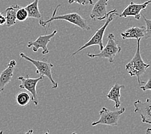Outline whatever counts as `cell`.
<instances>
[{
    "label": "cell",
    "mask_w": 151,
    "mask_h": 134,
    "mask_svg": "<svg viewBox=\"0 0 151 134\" xmlns=\"http://www.w3.org/2000/svg\"><path fill=\"white\" fill-rule=\"evenodd\" d=\"M57 33V30H55L52 33L50 34H46L44 35H40L37 38L36 40L34 41H29L28 43V48H32L33 52H37L39 49H42V54L46 55L48 54L50 50L48 48V44L51 41L52 38L54 37Z\"/></svg>",
    "instance_id": "ba28073f"
},
{
    "label": "cell",
    "mask_w": 151,
    "mask_h": 134,
    "mask_svg": "<svg viewBox=\"0 0 151 134\" xmlns=\"http://www.w3.org/2000/svg\"><path fill=\"white\" fill-rule=\"evenodd\" d=\"M78 3L82 6H86L87 5H92L94 4L93 0H68V3L69 4H72V3Z\"/></svg>",
    "instance_id": "ffe728a7"
},
{
    "label": "cell",
    "mask_w": 151,
    "mask_h": 134,
    "mask_svg": "<svg viewBox=\"0 0 151 134\" xmlns=\"http://www.w3.org/2000/svg\"><path fill=\"white\" fill-rule=\"evenodd\" d=\"M146 28L145 26L142 27H131L121 33L122 38L125 40L129 39H142L144 37Z\"/></svg>",
    "instance_id": "4fadbf2b"
},
{
    "label": "cell",
    "mask_w": 151,
    "mask_h": 134,
    "mask_svg": "<svg viewBox=\"0 0 151 134\" xmlns=\"http://www.w3.org/2000/svg\"><path fill=\"white\" fill-rule=\"evenodd\" d=\"M107 1L106 0H98L95 4L89 13V17L94 21H102L107 17L111 13L116 12V9H113L107 11Z\"/></svg>",
    "instance_id": "9c48e42d"
},
{
    "label": "cell",
    "mask_w": 151,
    "mask_h": 134,
    "mask_svg": "<svg viewBox=\"0 0 151 134\" xmlns=\"http://www.w3.org/2000/svg\"><path fill=\"white\" fill-rule=\"evenodd\" d=\"M151 79L150 78H149L148 81L146 82V84L143 86H140V89L142 90L143 91H147V90H150L151 89V86H150V83H151Z\"/></svg>",
    "instance_id": "44dd1931"
},
{
    "label": "cell",
    "mask_w": 151,
    "mask_h": 134,
    "mask_svg": "<svg viewBox=\"0 0 151 134\" xmlns=\"http://www.w3.org/2000/svg\"><path fill=\"white\" fill-rule=\"evenodd\" d=\"M142 16L145 21V23L146 25V29H145V34L144 35L145 39H149L151 37V20L150 19H147L145 16L142 14Z\"/></svg>",
    "instance_id": "d6986e66"
},
{
    "label": "cell",
    "mask_w": 151,
    "mask_h": 134,
    "mask_svg": "<svg viewBox=\"0 0 151 134\" xmlns=\"http://www.w3.org/2000/svg\"><path fill=\"white\" fill-rule=\"evenodd\" d=\"M60 7V5H58L56 7L55 10H53V12L52 17L50 19L43 21L41 20H39V25L42 27H45L46 25H51V23L53 21H57V20H62V21H66L71 24L75 25V26H77L78 27L81 28V29L89 31L90 30L91 28L89 26V25L87 22L86 20L82 17L80 14L75 12L72 13H68L64 14V15H59L56 16V13L57 12V9H58Z\"/></svg>",
    "instance_id": "7a4b0ae2"
},
{
    "label": "cell",
    "mask_w": 151,
    "mask_h": 134,
    "mask_svg": "<svg viewBox=\"0 0 151 134\" xmlns=\"http://www.w3.org/2000/svg\"><path fill=\"white\" fill-rule=\"evenodd\" d=\"M16 64V61L14 59L10 61L7 67L1 72L0 74V93L4 91L6 85H8L11 81Z\"/></svg>",
    "instance_id": "7c38bea8"
},
{
    "label": "cell",
    "mask_w": 151,
    "mask_h": 134,
    "mask_svg": "<svg viewBox=\"0 0 151 134\" xmlns=\"http://www.w3.org/2000/svg\"><path fill=\"white\" fill-rule=\"evenodd\" d=\"M122 50V47L118 44V42L115 39L114 35L113 33L109 34L107 36V43L102 50L98 54H87V56L90 58L99 57V58L107 59L109 62L113 63L114 57L119 54Z\"/></svg>",
    "instance_id": "3957f363"
},
{
    "label": "cell",
    "mask_w": 151,
    "mask_h": 134,
    "mask_svg": "<svg viewBox=\"0 0 151 134\" xmlns=\"http://www.w3.org/2000/svg\"><path fill=\"white\" fill-rule=\"evenodd\" d=\"M125 108L122 107L119 110L111 111L106 107H103L99 112L100 119L98 121L93 122L91 126H94L98 125H108L111 126H116L118 125L120 115L124 114Z\"/></svg>",
    "instance_id": "8992f818"
},
{
    "label": "cell",
    "mask_w": 151,
    "mask_h": 134,
    "mask_svg": "<svg viewBox=\"0 0 151 134\" xmlns=\"http://www.w3.org/2000/svg\"><path fill=\"white\" fill-rule=\"evenodd\" d=\"M151 3L150 0H148L143 3H135L133 1H131L127 5L126 8L124 9L121 14H117V16L120 17H134L136 20H139L141 17V12L145 10L147 7Z\"/></svg>",
    "instance_id": "8fae6325"
},
{
    "label": "cell",
    "mask_w": 151,
    "mask_h": 134,
    "mask_svg": "<svg viewBox=\"0 0 151 134\" xmlns=\"http://www.w3.org/2000/svg\"><path fill=\"white\" fill-rule=\"evenodd\" d=\"M42 79L43 77L41 75L37 78H32L28 75H27V77L19 76L17 78V79L21 81V84L19 86V88L21 90H26L31 93L32 101H33L35 106H37L39 104L37 93L36 90L37 85Z\"/></svg>",
    "instance_id": "52a82bcc"
},
{
    "label": "cell",
    "mask_w": 151,
    "mask_h": 134,
    "mask_svg": "<svg viewBox=\"0 0 151 134\" xmlns=\"http://www.w3.org/2000/svg\"><path fill=\"white\" fill-rule=\"evenodd\" d=\"M39 0H34L30 4L24 7L25 9L27 10L28 18H35V19L41 20L42 15L39 9Z\"/></svg>",
    "instance_id": "2e32d148"
},
{
    "label": "cell",
    "mask_w": 151,
    "mask_h": 134,
    "mask_svg": "<svg viewBox=\"0 0 151 134\" xmlns=\"http://www.w3.org/2000/svg\"><path fill=\"white\" fill-rule=\"evenodd\" d=\"M19 7H20L18 5H12L6 9L5 10V17L6 19L5 25H6V27H10L16 24V12Z\"/></svg>",
    "instance_id": "9a60e30c"
},
{
    "label": "cell",
    "mask_w": 151,
    "mask_h": 134,
    "mask_svg": "<svg viewBox=\"0 0 151 134\" xmlns=\"http://www.w3.org/2000/svg\"><path fill=\"white\" fill-rule=\"evenodd\" d=\"M20 57L21 59H24L28 61H29L32 64H33L36 68V73L40 74V75L42 76L43 78L46 76L47 77L50 81H51L52 85V88L56 89L58 88V83H57L53 78L52 69L53 67V64L51 63H49L46 61L45 59H42L41 61L35 60L30 58V57L27 56V55L23 52L20 53Z\"/></svg>",
    "instance_id": "5b68a950"
},
{
    "label": "cell",
    "mask_w": 151,
    "mask_h": 134,
    "mask_svg": "<svg viewBox=\"0 0 151 134\" xmlns=\"http://www.w3.org/2000/svg\"><path fill=\"white\" fill-rule=\"evenodd\" d=\"M3 131H0V133H3Z\"/></svg>",
    "instance_id": "cb8c5ba5"
},
{
    "label": "cell",
    "mask_w": 151,
    "mask_h": 134,
    "mask_svg": "<svg viewBox=\"0 0 151 134\" xmlns=\"http://www.w3.org/2000/svg\"><path fill=\"white\" fill-rule=\"evenodd\" d=\"M16 102L21 106H25L29 103L30 101V96L29 94L25 92H19L16 97Z\"/></svg>",
    "instance_id": "e0dca14e"
},
{
    "label": "cell",
    "mask_w": 151,
    "mask_h": 134,
    "mask_svg": "<svg viewBox=\"0 0 151 134\" xmlns=\"http://www.w3.org/2000/svg\"><path fill=\"white\" fill-rule=\"evenodd\" d=\"M106 1H109V0H106Z\"/></svg>",
    "instance_id": "d4e9b609"
},
{
    "label": "cell",
    "mask_w": 151,
    "mask_h": 134,
    "mask_svg": "<svg viewBox=\"0 0 151 134\" xmlns=\"http://www.w3.org/2000/svg\"><path fill=\"white\" fill-rule=\"evenodd\" d=\"M142 39H137V49L132 59L125 65V69L128 72L131 77L136 76L139 85L144 84L145 81H142L141 78L145 74L146 70L150 67L149 64H147L143 60L140 52V41Z\"/></svg>",
    "instance_id": "6da1fadb"
},
{
    "label": "cell",
    "mask_w": 151,
    "mask_h": 134,
    "mask_svg": "<svg viewBox=\"0 0 151 134\" xmlns=\"http://www.w3.org/2000/svg\"><path fill=\"white\" fill-rule=\"evenodd\" d=\"M134 112L140 115L142 122L151 125V102L150 99H147L145 102L139 99L134 102Z\"/></svg>",
    "instance_id": "30bf717a"
},
{
    "label": "cell",
    "mask_w": 151,
    "mask_h": 134,
    "mask_svg": "<svg viewBox=\"0 0 151 134\" xmlns=\"http://www.w3.org/2000/svg\"><path fill=\"white\" fill-rule=\"evenodd\" d=\"M125 88L124 85H119L118 83H116L109 90L108 93L107 94V99L110 101H112L114 103V108L116 109H118L120 107L121 101V93L120 90L122 88Z\"/></svg>",
    "instance_id": "5bb4252c"
},
{
    "label": "cell",
    "mask_w": 151,
    "mask_h": 134,
    "mask_svg": "<svg viewBox=\"0 0 151 134\" xmlns=\"http://www.w3.org/2000/svg\"><path fill=\"white\" fill-rule=\"evenodd\" d=\"M146 133H149V134L151 133V132H150V128H148V130H147V131Z\"/></svg>",
    "instance_id": "603a6c76"
},
{
    "label": "cell",
    "mask_w": 151,
    "mask_h": 134,
    "mask_svg": "<svg viewBox=\"0 0 151 134\" xmlns=\"http://www.w3.org/2000/svg\"><path fill=\"white\" fill-rule=\"evenodd\" d=\"M5 22H6V19H5V16L0 12V26H3V25H4L5 24Z\"/></svg>",
    "instance_id": "7402d4cb"
},
{
    "label": "cell",
    "mask_w": 151,
    "mask_h": 134,
    "mask_svg": "<svg viewBox=\"0 0 151 134\" xmlns=\"http://www.w3.org/2000/svg\"><path fill=\"white\" fill-rule=\"evenodd\" d=\"M117 11L116 12H113L111 13L109 15L107 16V20L102 26L100 27L99 29H97L95 34L92 35V37L89 39V40L86 42L85 44L81 46L78 50L74 52L72 54V56H74L78 54L79 52L82 51V50H84L86 48H88L89 46H91L93 45H98L100 48V50H101L104 48V44H103V38L104 33H105V31L106 30L107 27H108V25L110 24V23L114 19V17L117 16Z\"/></svg>",
    "instance_id": "277c9868"
},
{
    "label": "cell",
    "mask_w": 151,
    "mask_h": 134,
    "mask_svg": "<svg viewBox=\"0 0 151 134\" xmlns=\"http://www.w3.org/2000/svg\"><path fill=\"white\" fill-rule=\"evenodd\" d=\"M28 18V15L27 10L25 9V8H22V7H19L18 10H17L16 12V20L17 21H21V22H23V21H26Z\"/></svg>",
    "instance_id": "ac0fdd59"
}]
</instances>
